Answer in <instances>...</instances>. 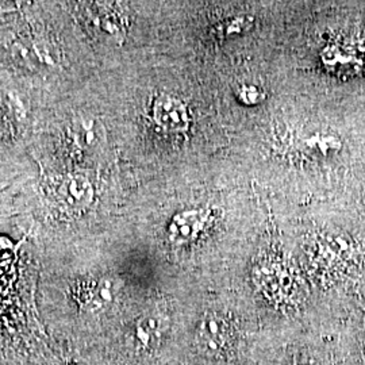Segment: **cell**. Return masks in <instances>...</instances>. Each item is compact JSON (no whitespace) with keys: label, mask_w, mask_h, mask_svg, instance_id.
<instances>
[{"label":"cell","mask_w":365,"mask_h":365,"mask_svg":"<svg viewBox=\"0 0 365 365\" xmlns=\"http://www.w3.org/2000/svg\"><path fill=\"white\" fill-rule=\"evenodd\" d=\"M229 327L218 314H209L197 329V344L205 352L217 353L226 344Z\"/></svg>","instance_id":"5"},{"label":"cell","mask_w":365,"mask_h":365,"mask_svg":"<svg viewBox=\"0 0 365 365\" xmlns=\"http://www.w3.org/2000/svg\"><path fill=\"white\" fill-rule=\"evenodd\" d=\"M341 149V141L333 134L317 133L306 140V150L315 157H329Z\"/></svg>","instance_id":"8"},{"label":"cell","mask_w":365,"mask_h":365,"mask_svg":"<svg viewBox=\"0 0 365 365\" xmlns=\"http://www.w3.org/2000/svg\"><path fill=\"white\" fill-rule=\"evenodd\" d=\"M237 98L244 105H260L265 99V91L255 83H242L237 90Z\"/></svg>","instance_id":"10"},{"label":"cell","mask_w":365,"mask_h":365,"mask_svg":"<svg viewBox=\"0 0 365 365\" xmlns=\"http://www.w3.org/2000/svg\"><path fill=\"white\" fill-rule=\"evenodd\" d=\"M91 26L102 36L110 39L123 38L125 36V19L113 6L98 3L87 14Z\"/></svg>","instance_id":"4"},{"label":"cell","mask_w":365,"mask_h":365,"mask_svg":"<svg viewBox=\"0 0 365 365\" xmlns=\"http://www.w3.org/2000/svg\"><path fill=\"white\" fill-rule=\"evenodd\" d=\"M114 288L110 280H99L81 288V299L90 307H102L113 300Z\"/></svg>","instance_id":"7"},{"label":"cell","mask_w":365,"mask_h":365,"mask_svg":"<svg viewBox=\"0 0 365 365\" xmlns=\"http://www.w3.org/2000/svg\"><path fill=\"white\" fill-rule=\"evenodd\" d=\"M298 365H312V364H309V363H306V361H302V363H299V364Z\"/></svg>","instance_id":"11"},{"label":"cell","mask_w":365,"mask_h":365,"mask_svg":"<svg viewBox=\"0 0 365 365\" xmlns=\"http://www.w3.org/2000/svg\"><path fill=\"white\" fill-rule=\"evenodd\" d=\"M45 194L56 206L71 212L87 209L93 200L92 184L80 173H66L48 179Z\"/></svg>","instance_id":"1"},{"label":"cell","mask_w":365,"mask_h":365,"mask_svg":"<svg viewBox=\"0 0 365 365\" xmlns=\"http://www.w3.org/2000/svg\"><path fill=\"white\" fill-rule=\"evenodd\" d=\"M161 330H163V319L157 315L149 314L140 321L137 327V337L141 344L150 345L161 334Z\"/></svg>","instance_id":"9"},{"label":"cell","mask_w":365,"mask_h":365,"mask_svg":"<svg viewBox=\"0 0 365 365\" xmlns=\"http://www.w3.org/2000/svg\"><path fill=\"white\" fill-rule=\"evenodd\" d=\"M71 134L75 144L81 149L96 148L102 138L99 123L95 119L88 117L75 119L71 126Z\"/></svg>","instance_id":"6"},{"label":"cell","mask_w":365,"mask_h":365,"mask_svg":"<svg viewBox=\"0 0 365 365\" xmlns=\"http://www.w3.org/2000/svg\"><path fill=\"white\" fill-rule=\"evenodd\" d=\"M153 119L164 130L184 133L190 126L187 106L170 95H160L152 108Z\"/></svg>","instance_id":"2"},{"label":"cell","mask_w":365,"mask_h":365,"mask_svg":"<svg viewBox=\"0 0 365 365\" xmlns=\"http://www.w3.org/2000/svg\"><path fill=\"white\" fill-rule=\"evenodd\" d=\"M209 222L210 214L206 210L182 211L170 222V240L176 244L191 242L207 227Z\"/></svg>","instance_id":"3"}]
</instances>
